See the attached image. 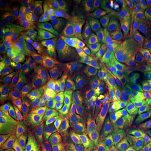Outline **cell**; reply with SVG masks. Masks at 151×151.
Wrapping results in <instances>:
<instances>
[{"label":"cell","mask_w":151,"mask_h":151,"mask_svg":"<svg viewBox=\"0 0 151 151\" xmlns=\"http://www.w3.org/2000/svg\"><path fill=\"white\" fill-rule=\"evenodd\" d=\"M145 97L140 92L129 98L104 101L101 105L111 130L139 148L143 143L140 109Z\"/></svg>","instance_id":"cell-1"},{"label":"cell","mask_w":151,"mask_h":151,"mask_svg":"<svg viewBox=\"0 0 151 151\" xmlns=\"http://www.w3.org/2000/svg\"><path fill=\"white\" fill-rule=\"evenodd\" d=\"M91 65L94 70L123 79L139 90L148 87L146 81L136 74L129 61L121 55L95 57L92 59Z\"/></svg>","instance_id":"cell-2"},{"label":"cell","mask_w":151,"mask_h":151,"mask_svg":"<svg viewBox=\"0 0 151 151\" xmlns=\"http://www.w3.org/2000/svg\"><path fill=\"white\" fill-rule=\"evenodd\" d=\"M94 76V93L98 99L102 101L119 99L141 92L135 86L115 76L101 71H97Z\"/></svg>","instance_id":"cell-3"},{"label":"cell","mask_w":151,"mask_h":151,"mask_svg":"<svg viewBox=\"0 0 151 151\" xmlns=\"http://www.w3.org/2000/svg\"><path fill=\"white\" fill-rule=\"evenodd\" d=\"M35 42L27 30L15 29L4 39L2 49L5 54L16 62L29 61L36 53Z\"/></svg>","instance_id":"cell-4"},{"label":"cell","mask_w":151,"mask_h":151,"mask_svg":"<svg viewBox=\"0 0 151 151\" xmlns=\"http://www.w3.org/2000/svg\"><path fill=\"white\" fill-rule=\"evenodd\" d=\"M106 1L88 2L86 4V31L94 40H103L108 31L105 17Z\"/></svg>","instance_id":"cell-5"},{"label":"cell","mask_w":151,"mask_h":151,"mask_svg":"<svg viewBox=\"0 0 151 151\" xmlns=\"http://www.w3.org/2000/svg\"><path fill=\"white\" fill-rule=\"evenodd\" d=\"M87 56L77 55L70 52L51 55L46 58L50 65L56 68L62 76L73 73H85L86 71L93 72L86 62Z\"/></svg>","instance_id":"cell-6"},{"label":"cell","mask_w":151,"mask_h":151,"mask_svg":"<svg viewBox=\"0 0 151 151\" xmlns=\"http://www.w3.org/2000/svg\"><path fill=\"white\" fill-rule=\"evenodd\" d=\"M79 112L86 121L93 127L97 135L104 139L116 135L110 128L101 107L94 104H86Z\"/></svg>","instance_id":"cell-7"},{"label":"cell","mask_w":151,"mask_h":151,"mask_svg":"<svg viewBox=\"0 0 151 151\" xmlns=\"http://www.w3.org/2000/svg\"><path fill=\"white\" fill-rule=\"evenodd\" d=\"M62 126L63 138L75 141L77 136L82 132L90 131V128L85 123L83 118L78 113L65 104L62 110V117L60 120Z\"/></svg>","instance_id":"cell-8"},{"label":"cell","mask_w":151,"mask_h":151,"mask_svg":"<svg viewBox=\"0 0 151 151\" xmlns=\"http://www.w3.org/2000/svg\"><path fill=\"white\" fill-rule=\"evenodd\" d=\"M136 74L146 82L151 81V46L143 45L140 48L126 53Z\"/></svg>","instance_id":"cell-9"},{"label":"cell","mask_w":151,"mask_h":151,"mask_svg":"<svg viewBox=\"0 0 151 151\" xmlns=\"http://www.w3.org/2000/svg\"><path fill=\"white\" fill-rule=\"evenodd\" d=\"M23 16V11L18 1L15 0H1L0 21L4 28L11 29L22 27L25 22Z\"/></svg>","instance_id":"cell-10"},{"label":"cell","mask_w":151,"mask_h":151,"mask_svg":"<svg viewBox=\"0 0 151 151\" xmlns=\"http://www.w3.org/2000/svg\"><path fill=\"white\" fill-rule=\"evenodd\" d=\"M93 81L85 73H73L60 81L62 88L76 94L83 101H88L92 89Z\"/></svg>","instance_id":"cell-11"},{"label":"cell","mask_w":151,"mask_h":151,"mask_svg":"<svg viewBox=\"0 0 151 151\" xmlns=\"http://www.w3.org/2000/svg\"><path fill=\"white\" fill-rule=\"evenodd\" d=\"M121 16L129 19L138 24L150 22V18L146 7L140 0H123L118 1Z\"/></svg>","instance_id":"cell-12"},{"label":"cell","mask_w":151,"mask_h":151,"mask_svg":"<svg viewBox=\"0 0 151 151\" xmlns=\"http://www.w3.org/2000/svg\"><path fill=\"white\" fill-rule=\"evenodd\" d=\"M47 22L48 15L46 14L33 15L29 24L24 22L26 30H27L32 35L37 49L39 50H42L43 47L48 45L46 40Z\"/></svg>","instance_id":"cell-13"},{"label":"cell","mask_w":151,"mask_h":151,"mask_svg":"<svg viewBox=\"0 0 151 151\" xmlns=\"http://www.w3.org/2000/svg\"><path fill=\"white\" fill-rule=\"evenodd\" d=\"M109 29L107 35L110 38L113 45L118 47L122 52L124 51L123 39L120 35V24L121 20L120 8H119L118 1L111 3L107 11Z\"/></svg>","instance_id":"cell-14"},{"label":"cell","mask_w":151,"mask_h":151,"mask_svg":"<svg viewBox=\"0 0 151 151\" xmlns=\"http://www.w3.org/2000/svg\"><path fill=\"white\" fill-rule=\"evenodd\" d=\"M140 124L146 148L151 151V93L144 97L140 109Z\"/></svg>","instance_id":"cell-15"},{"label":"cell","mask_w":151,"mask_h":151,"mask_svg":"<svg viewBox=\"0 0 151 151\" xmlns=\"http://www.w3.org/2000/svg\"><path fill=\"white\" fill-rule=\"evenodd\" d=\"M77 140L85 151H106L104 138L90 131L79 134L77 136Z\"/></svg>","instance_id":"cell-16"},{"label":"cell","mask_w":151,"mask_h":151,"mask_svg":"<svg viewBox=\"0 0 151 151\" xmlns=\"http://www.w3.org/2000/svg\"><path fill=\"white\" fill-rule=\"evenodd\" d=\"M43 103L58 118L60 122L62 117V110L65 106L63 99L58 90L50 86V88L43 99Z\"/></svg>","instance_id":"cell-17"},{"label":"cell","mask_w":151,"mask_h":151,"mask_svg":"<svg viewBox=\"0 0 151 151\" xmlns=\"http://www.w3.org/2000/svg\"><path fill=\"white\" fill-rule=\"evenodd\" d=\"M50 86L58 90L60 96H61L62 99L65 101L66 104L68 106L79 111L82 110L84 106L82 100L77 97L76 94L64 89L61 86V83H60V81L53 80L50 83Z\"/></svg>","instance_id":"cell-18"},{"label":"cell","mask_w":151,"mask_h":151,"mask_svg":"<svg viewBox=\"0 0 151 151\" xmlns=\"http://www.w3.org/2000/svg\"><path fill=\"white\" fill-rule=\"evenodd\" d=\"M104 139L106 151H143L117 134Z\"/></svg>","instance_id":"cell-19"},{"label":"cell","mask_w":151,"mask_h":151,"mask_svg":"<svg viewBox=\"0 0 151 151\" xmlns=\"http://www.w3.org/2000/svg\"><path fill=\"white\" fill-rule=\"evenodd\" d=\"M16 120L6 107H1L0 110V126L1 133L4 136L12 137L16 130Z\"/></svg>","instance_id":"cell-20"},{"label":"cell","mask_w":151,"mask_h":151,"mask_svg":"<svg viewBox=\"0 0 151 151\" xmlns=\"http://www.w3.org/2000/svg\"><path fill=\"white\" fill-rule=\"evenodd\" d=\"M86 4L85 1H81L79 4L69 15V18L78 28L79 31H85L86 29Z\"/></svg>","instance_id":"cell-21"},{"label":"cell","mask_w":151,"mask_h":151,"mask_svg":"<svg viewBox=\"0 0 151 151\" xmlns=\"http://www.w3.org/2000/svg\"><path fill=\"white\" fill-rule=\"evenodd\" d=\"M32 109L38 116L40 117L43 121L46 122L50 127H58L62 129V126L58 118L47 108L46 106L43 102L32 107Z\"/></svg>","instance_id":"cell-22"},{"label":"cell","mask_w":151,"mask_h":151,"mask_svg":"<svg viewBox=\"0 0 151 151\" xmlns=\"http://www.w3.org/2000/svg\"><path fill=\"white\" fill-rule=\"evenodd\" d=\"M80 42V52L79 55L87 56L92 53L96 48V41L85 31H78L74 32Z\"/></svg>","instance_id":"cell-23"},{"label":"cell","mask_w":151,"mask_h":151,"mask_svg":"<svg viewBox=\"0 0 151 151\" xmlns=\"http://www.w3.org/2000/svg\"><path fill=\"white\" fill-rule=\"evenodd\" d=\"M79 0H56L52 4V9L56 16L66 17L79 4Z\"/></svg>","instance_id":"cell-24"},{"label":"cell","mask_w":151,"mask_h":151,"mask_svg":"<svg viewBox=\"0 0 151 151\" xmlns=\"http://www.w3.org/2000/svg\"><path fill=\"white\" fill-rule=\"evenodd\" d=\"M122 52L118 47L113 44L108 35H106L103 40L99 43L95 55L97 58L101 57H110L118 55V53Z\"/></svg>","instance_id":"cell-25"},{"label":"cell","mask_w":151,"mask_h":151,"mask_svg":"<svg viewBox=\"0 0 151 151\" xmlns=\"http://www.w3.org/2000/svg\"><path fill=\"white\" fill-rule=\"evenodd\" d=\"M63 131L61 128L54 127L50 129L46 137L50 146V151H62L63 148Z\"/></svg>","instance_id":"cell-26"},{"label":"cell","mask_w":151,"mask_h":151,"mask_svg":"<svg viewBox=\"0 0 151 151\" xmlns=\"http://www.w3.org/2000/svg\"><path fill=\"white\" fill-rule=\"evenodd\" d=\"M46 40L48 44L59 43L63 40V37L58 27L56 15H52L48 21L46 30Z\"/></svg>","instance_id":"cell-27"},{"label":"cell","mask_w":151,"mask_h":151,"mask_svg":"<svg viewBox=\"0 0 151 151\" xmlns=\"http://www.w3.org/2000/svg\"><path fill=\"white\" fill-rule=\"evenodd\" d=\"M5 104L6 107L9 109L16 120L27 118L29 116L30 113H31L32 108H28L27 106L15 102L10 98L5 100Z\"/></svg>","instance_id":"cell-28"},{"label":"cell","mask_w":151,"mask_h":151,"mask_svg":"<svg viewBox=\"0 0 151 151\" xmlns=\"http://www.w3.org/2000/svg\"><path fill=\"white\" fill-rule=\"evenodd\" d=\"M138 29V24L129 19L124 18L121 16V20L120 24V35L122 39H129V38L134 37Z\"/></svg>","instance_id":"cell-29"},{"label":"cell","mask_w":151,"mask_h":151,"mask_svg":"<svg viewBox=\"0 0 151 151\" xmlns=\"http://www.w3.org/2000/svg\"><path fill=\"white\" fill-rule=\"evenodd\" d=\"M57 23L58 29L62 37L79 31L78 28L69 18L57 16Z\"/></svg>","instance_id":"cell-30"},{"label":"cell","mask_w":151,"mask_h":151,"mask_svg":"<svg viewBox=\"0 0 151 151\" xmlns=\"http://www.w3.org/2000/svg\"><path fill=\"white\" fill-rule=\"evenodd\" d=\"M65 48L70 53L79 55L80 52V42L78 37L74 33L66 35L63 37L62 40Z\"/></svg>","instance_id":"cell-31"},{"label":"cell","mask_w":151,"mask_h":151,"mask_svg":"<svg viewBox=\"0 0 151 151\" xmlns=\"http://www.w3.org/2000/svg\"><path fill=\"white\" fill-rule=\"evenodd\" d=\"M44 52L45 58H47L51 55H55L68 53L69 52L65 48L63 41L61 42L53 43V44H48L46 46L43 47L42 50Z\"/></svg>","instance_id":"cell-32"},{"label":"cell","mask_w":151,"mask_h":151,"mask_svg":"<svg viewBox=\"0 0 151 151\" xmlns=\"http://www.w3.org/2000/svg\"><path fill=\"white\" fill-rule=\"evenodd\" d=\"M10 99L15 102L23 105L24 106H27L28 108H32L29 103L28 90L12 91L10 96Z\"/></svg>","instance_id":"cell-33"},{"label":"cell","mask_w":151,"mask_h":151,"mask_svg":"<svg viewBox=\"0 0 151 151\" xmlns=\"http://www.w3.org/2000/svg\"><path fill=\"white\" fill-rule=\"evenodd\" d=\"M0 90H1V97L5 100L10 98L11 92V86L7 78L6 71H0Z\"/></svg>","instance_id":"cell-34"},{"label":"cell","mask_w":151,"mask_h":151,"mask_svg":"<svg viewBox=\"0 0 151 151\" xmlns=\"http://www.w3.org/2000/svg\"><path fill=\"white\" fill-rule=\"evenodd\" d=\"M143 42L137 39V37H132L125 39L123 41V48L124 50L126 51H133L137 50L143 46Z\"/></svg>","instance_id":"cell-35"},{"label":"cell","mask_w":151,"mask_h":151,"mask_svg":"<svg viewBox=\"0 0 151 151\" xmlns=\"http://www.w3.org/2000/svg\"><path fill=\"white\" fill-rule=\"evenodd\" d=\"M7 151H28V148L17 137H11L8 143Z\"/></svg>","instance_id":"cell-36"},{"label":"cell","mask_w":151,"mask_h":151,"mask_svg":"<svg viewBox=\"0 0 151 151\" xmlns=\"http://www.w3.org/2000/svg\"><path fill=\"white\" fill-rule=\"evenodd\" d=\"M135 37L143 43H151V32L141 24H138V29Z\"/></svg>","instance_id":"cell-37"},{"label":"cell","mask_w":151,"mask_h":151,"mask_svg":"<svg viewBox=\"0 0 151 151\" xmlns=\"http://www.w3.org/2000/svg\"><path fill=\"white\" fill-rule=\"evenodd\" d=\"M6 74L9 83L11 84V86H12L14 83L17 82V81L23 78L24 73L22 71L18 69L16 70L6 71Z\"/></svg>","instance_id":"cell-38"},{"label":"cell","mask_w":151,"mask_h":151,"mask_svg":"<svg viewBox=\"0 0 151 151\" xmlns=\"http://www.w3.org/2000/svg\"><path fill=\"white\" fill-rule=\"evenodd\" d=\"M15 66H16L15 63H12L5 55L1 54V56H0V69L1 71L14 70Z\"/></svg>","instance_id":"cell-39"},{"label":"cell","mask_w":151,"mask_h":151,"mask_svg":"<svg viewBox=\"0 0 151 151\" xmlns=\"http://www.w3.org/2000/svg\"><path fill=\"white\" fill-rule=\"evenodd\" d=\"M30 151H50V146L46 137L30 149Z\"/></svg>","instance_id":"cell-40"},{"label":"cell","mask_w":151,"mask_h":151,"mask_svg":"<svg viewBox=\"0 0 151 151\" xmlns=\"http://www.w3.org/2000/svg\"><path fill=\"white\" fill-rule=\"evenodd\" d=\"M68 148V151H85L84 149H83L79 146L78 143L76 141H72V142L69 143L67 145Z\"/></svg>","instance_id":"cell-41"},{"label":"cell","mask_w":151,"mask_h":151,"mask_svg":"<svg viewBox=\"0 0 151 151\" xmlns=\"http://www.w3.org/2000/svg\"><path fill=\"white\" fill-rule=\"evenodd\" d=\"M141 1H142V3L146 7L151 22V0H141Z\"/></svg>","instance_id":"cell-42"},{"label":"cell","mask_w":151,"mask_h":151,"mask_svg":"<svg viewBox=\"0 0 151 151\" xmlns=\"http://www.w3.org/2000/svg\"><path fill=\"white\" fill-rule=\"evenodd\" d=\"M8 150V144H6L3 140L2 138L0 139V150L1 151H7Z\"/></svg>","instance_id":"cell-43"},{"label":"cell","mask_w":151,"mask_h":151,"mask_svg":"<svg viewBox=\"0 0 151 151\" xmlns=\"http://www.w3.org/2000/svg\"><path fill=\"white\" fill-rule=\"evenodd\" d=\"M141 25H142L143 27L146 28L147 29L150 30V31L151 32V22H146V23H144V24H141Z\"/></svg>","instance_id":"cell-44"},{"label":"cell","mask_w":151,"mask_h":151,"mask_svg":"<svg viewBox=\"0 0 151 151\" xmlns=\"http://www.w3.org/2000/svg\"><path fill=\"white\" fill-rule=\"evenodd\" d=\"M65 151H68V148H67V146H65Z\"/></svg>","instance_id":"cell-45"}]
</instances>
